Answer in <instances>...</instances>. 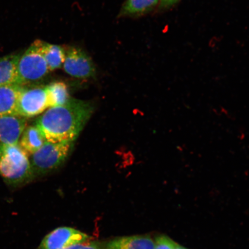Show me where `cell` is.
I'll use <instances>...</instances> for the list:
<instances>
[{
    "instance_id": "cell-1",
    "label": "cell",
    "mask_w": 249,
    "mask_h": 249,
    "mask_svg": "<svg viewBox=\"0 0 249 249\" xmlns=\"http://www.w3.org/2000/svg\"><path fill=\"white\" fill-rule=\"evenodd\" d=\"M93 108L91 102L71 98L61 107L48 109L36 125L48 142H73L92 116Z\"/></svg>"
},
{
    "instance_id": "cell-2",
    "label": "cell",
    "mask_w": 249,
    "mask_h": 249,
    "mask_svg": "<svg viewBox=\"0 0 249 249\" xmlns=\"http://www.w3.org/2000/svg\"><path fill=\"white\" fill-rule=\"evenodd\" d=\"M20 144H0V175L11 185H19L33 176L29 156Z\"/></svg>"
},
{
    "instance_id": "cell-3",
    "label": "cell",
    "mask_w": 249,
    "mask_h": 249,
    "mask_svg": "<svg viewBox=\"0 0 249 249\" xmlns=\"http://www.w3.org/2000/svg\"><path fill=\"white\" fill-rule=\"evenodd\" d=\"M73 142H52L46 141L30 158L33 174L43 175L57 169L69 155Z\"/></svg>"
},
{
    "instance_id": "cell-4",
    "label": "cell",
    "mask_w": 249,
    "mask_h": 249,
    "mask_svg": "<svg viewBox=\"0 0 249 249\" xmlns=\"http://www.w3.org/2000/svg\"><path fill=\"white\" fill-rule=\"evenodd\" d=\"M42 40H36L20 55L18 64L20 84L38 82L50 72L43 53Z\"/></svg>"
},
{
    "instance_id": "cell-5",
    "label": "cell",
    "mask_w": 249,
    "mask_h": 249,
    "mask_svg": "<svg viewBox=\"0 0 249 249\" xmlns=\"http://www.w3.org/2000/svg\"><path fill=\"white\" fill-rule=\"evenodd\" d=\"M63 69L71 77L79 79H93L96 75L95 65L90 56L79 47L65 48Z\"/></svg>"
},
{
    "instance_id": "cell-6",
    "label": "cell",
    "mask_w": 249,
    "mask_h": 249,
    "mask_svg": "<svg viewBox=\"0 0 249 249\" xmlns=\"http://www.w3.org/2000/svg\"><path fill=\"white\" fill-rule=\"evenodd\" d=\"M49 107L46 87H36L21 90L18 115L24 118L38 116Z\"/></svg>"
},
{
    "instance_id": "cell-7",
    "label": "cell",
    "mask_w": 249,
    "mask_h": 249,
    "mask_svg": "<svg viewBox=\"0 0 249 249\" xmlns=\"http://www.w3.org/2000/svg\"><path fill=\"white\" fill-rule=\"evenodd\" d=\"M89 236L76 229L62 227L48 233L38 249H64L79 243L88 241Z\"/></svg>"
},
{
    "instance_id": "cell-8",
    "label": "cell",
    "mask_w": 249,
    "mask_h": 249,
    "mask_svg": "<svg viewBox=\"0 0 249 249\" xmlns=\"http://www.w3.org/2000/svg\"><path fill=\"white\" fill-rule=\"evenodd\" d=\"M26 127V118L17 114L0 116V144H18Z\"/></svg>"
},
{
    "instance_id": "cell-9",
    "label": "cell",
    "mask_w": 249,
    "mask_h": 249,
    "mask_svg": "<svg viewBox=\"0 0 249 249\" xmlns=\"http://www.w3.org/2000/svg\"><path fill=\"white\" fill-rule=\"evenodd\" d=\"M155 241L147 235L123 236L106 243L105 249H154Z\"/></svg>"
},
{
    "instance_id": "cell-10",
    "label": "cell",
    "mask_w": 249,
    "mask_h": 249,
    "mask_svg": "<svg viewBox=\"0 0 249 249\" xmlns=\"http://www.w3.org/2000/svg\"><path fill=\"white\" fill-rule=\"evenodd\" d=\"M22 89L17 85L0 86V116L18 115V99Z\"/></svg>"
},
{
    "instance_id": "cell-11",
    "label": "cell",
    "mask_w": 249,
    "mask_h": 249,
    "mask_svg": "<svg viewBox=\"0 0 249 249\" xmlns=\"http://www.w3.org/2000/svg\"><path fill=\"white\" fill-rule=\"evenodd\" d=\"M20 57L14 54L0 58V86L21 85L18 70Z\"/></svg>"
},
{
    "instance_id": "cell-12",
    "label": "cell",
    "mask_w": 249,
    "mask_h": 249,
    "mask_svg": "<svg viewBox=\"0 0 249 249\" xmlns=\"http://www.w3.org/2000/svg\"><path fill=\"white\" fill-rule=\"evenodd\" d=\"M160 0H126L118 17H138L147 14L160 4Z\"/></svg>"
},
{
    "instance_id": "cell-13",
    "label": "cell",
    "mask_w": 249,
    "mask_h": 249,
    "mask_svg": "<svg viewBox=\"0 0 249 249\" xmlns=\"http://www.w3.org/2000/svg\"><path fill=\"white\" fill-rule=\"evenodd\" d=\"M20 139L21 147L30 155L39 150L47 141L42 132L36 124L26 127Z\"/></svg>"
},
{
    "instance_id": "cell-14",
    "label": "cell",
    "mask_w": 249,
    "mask_h": 249,
    "mask_svg": "<svg viewBox=\"0 0 249 249\" xmlns=\"http://www.w3.org/2000/svg\"><path fill=\"white\" fill-rule=\"evenodd\" d=\"M43 53L50 71L60 69L63 67L65 57L64 47L44 42Z\"/></svg>"
},
{
    "instance_id": "cell-15",
    "label": "cell",
    "mask_w": 249,
    "mask_h": 249,
    "mask_svg": "<svg viewBox=\"0 0 249 249\" xmlns=\"http://www.w3.org/2000/svg\"><path fill=\"white\" fill-rule=\"evenodd\" d=\"M49 107H61L71 98L68 88L64 82H55L46 86Z\"/></svg>"
},
{
    "instance_id": "cell-16",
    "label": "cell",
    "mask_w": 249,
    "mask_h": 249,
    "mask_svg": "<svg viewBox=\"0 0 249 249\" xmlns=\"http://www.w3.org/2000/svg\"><path fill=\"white\" fill-rule=\"evenodd\" d=\"M154 249H176L177 244L167 236L161 235L156 238Z\"/></svg>"
},
{
    "instance_id": "cell-17",
    "label": "cell",
    "mask_w": 249,
    "mask_h": 249,
    "mask_svg": "<svg viewBox=\"0 0 249 249\" xmlns=\"http://www.w3.org/2000/svg\"><path fill=\"white\" fill-rule=\"evenodd\" d=\"M64 249H105L97 242H88L79 243Z\"/></svg>"
},
{
    "instance_id": "cell-18",
    "label": "cell",
    "mask_w": 249,
    "mask_h": 249,
    "mask_svg": "<svg viewBox=\"0 0 249 249\" xmlns=\"http://www.w3.org/2000/svg\"><path fill=\"white\" fill-rule=\"evenodd\" d=\"M180 0H160L159 6L161 9H168L173 7Z\"/></svg>"
},
{
    "instance_id": "cell-19",
    "label": "cell",
    "mask_w": 249,
    "mask_h": 249,
    "mask_svg": "<svg viewBox=\"0 0 249 249\" xmlns=\"http://www.w3.org/2000/svg\"><path fill=\"white\" fill-rule=\"evenodd\" d=\"M176 249H188L185 247H182V246L177 244Z\"/></svg>"
}]
</instances>
